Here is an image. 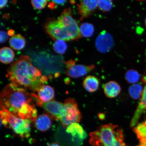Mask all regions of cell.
<instances>
[{
  "label": "cell",
  "instance_id": "cb8c5ba5",
  "mask_svg": "<svg viewBox=\"0 0 146 146\" xmlns=\"http://www.w3.org/2000/svg\"><path fill=\"white\" fill-rule=\"evenodd\" d=\"M113 6L112 1H98V7L100 11L103 12L109 11Z\"/></svg>",
  "mask_w": 146,
  "mask_h": 146
},
{
  "label": "cell",
  "instance_id": "ac0fdd59",
  "mask_svg": "<svg viewBox=\"0 0 146 146\" xmlns=\"http://www.w3.org/2000/svg\"><path fill=\"white\" fill-rule=\"evenodd\" d=\"M14 56L13 50L8 47H3L0 50V61L3 64L10 63L14 59Z\"/></svg>",
  "mask_w": 146,
  "mask_h": 146
},
{
  "label": "cell",
  "instance_id": "4dcf8cb0",
  "mask_svg": "<svg viewBox=\"0 0 146 146\" xmlns=\"http://www.w3.org/2000/svg\"><path fill=\"white\" fill-rule=\"evenodd\" d=\"M137 146H146V144L140 143V145Z\"/></svg>",
  "mask_w": 146,
  "mask_h": 146
},
{
  "label": "cell",
  "instance_id": "ffe728a7",
  "mask_svg": "<svg viewBox=\"0 0 146 146\" xmlns=\"http://www.w3.org/2000/svg\"><path fill=\"white\" fill-rule=\"evenodd\" d=\"M80 29L82 36L86 38L92 36L94 31V25L89 23H82L80 27Z\"/></svg>",
  "mask_w": 146,
  "mask_h": 146
},
{
  "label": "cell",
  "instance_id": "30bf717a",
  "mask_svg": "<svg viewBox=\"0 0 146 146\" xmlns=\"http://www.w3.org/2000/svg\"><path fill=\"white\" fill-rule=\"evenodd\" d=\"M63 103L61 102L52 100L47 103H43L41 107L50 114L51 118L59 120Z\"/></svg>",
  "mask_w": 146,
  "mask_h": 146
},
{
  "label": "cell",
  "instance_id": "f1b7e54d",
  "mask_svg": "<svg viewBox=\"0 0 146 146\" xmlns=\"http://www.w3.org/2000/svg\"><path fill=\"white\" fill-rule=\"evenodd\" d=\"M14 31L12 30H9L8 31V34L9 36H13L14 34Z\"/></svg>",
  "mask_w": 146,
  "mask_h": 146
},
{
  "label": "cell",
  "instance_id": "d6a6232c",
  "mask_svg": "<svg viewBox=\"0 0 146 146\" xmlns=\"http://www.w3.org/2000/svg\"><path fill=\"white\" fill-rule=\"evenodd\" d=\"M145 25L146 26V19L145 20Z\"/></svg>",
  "mask_w": 146,
  "mask_h": 146
},
{
  "label": "cell",
  "instance_id": "f546056e",
  "mask_svg": "<svg viewBox=\"0 0 146 146\" xmlns=\"http://www.w3.org/2000/svg\"><path fill=\"white\" fill-rule=\"evenodd\" d=\"M48 146H60L58 143H51Z\"/></svg>",
  "mask_w": 146,
  "mask_h": 146
},
{
  "label": "cell",
  "instance_id": "5bb4252c",
  "mask_svg": "<svg viewBox=\"0 0 146 146\" xmlns=\"http://www.w3.org/2000/svg\"><path fill=\"white\" fill-rule=\"evenodd\" d=\"M37 92L38 97L42 104L51 101L54 96V89L49 85H44Z\"/></svg>",
  "mask_w": 146,
  "mask_h": 146
},
{
  "label": "cell",
  "instance_id": "603a6c76",
  "mask_svg": "<svg viewBox=\"0 0 146 146\" xmlns=\"http://www.w3.org/2000/svg\"><path fill=\"white\" fill-rule=\"evenodd\" d=\"M53 47L55 51L57 54H63L66 51L67 46L64 40L56 39L53 45Z\"/></svg>",
  "mask_w": 146,
  "mask_h": 146
},
{
  "label": "cell",
  "instance_id": "484cf974",
  "mask_svg": "<svg viewBox=\"0 0 146 146\" xmlns=\"http://www.w3.org/2000/svg\"><path fill=\"white\" fill-rule=\"evenodd\" d=\"M0 37H1V43H4L8 39L9 35L7 33L3 31H1L0 33Z\"/></svg>",
  "mask_w": 146,
  "mask_h": 146
},
{
  "label": "cell",
  "instance_id": "1f68e13d",
  "mask_svg": "<svg viewBox=\"0 0 146 146\" xmlns=\"http://www.w3.org/2000/svg\"><path fill=\"white\" fill-rule=\"evenodd\" d=\"M100 119H103V117H104L105 116H103V114L102 115L101 114H100V116H99Z\"/></svg>",
  "mask_w": 146,
  "mask_h": 146
},
{
  "label": "cell",
  "instance_id": "e0dca14e",
  "mask_svg": "<svg viewBox=\"0 0 146 146\" xmlns=\"http://www.w3.org/2000/svg\"><path fill=\"white\" fill-rule=\"evenodd\" d=\"M9 42L10 46L15 50H22L25 45V38L19 34L12 36L9 40Z\"/></svg>",
  "mask_w": 146,
  "mask_h": 146
},
{
  "label": "cell",
  "instance_id": "4316f807",
  "mask_svg": "<svg viewBox=\"0 0 146 146\" xmlns=\"http://www.w3.org/2000/svg\"><path fill=\"white\" fill-rule=\"evenodd\" d=\"M8 1L7 0L5 1H1V4H0V8H2L5 6L8 3Z\"/></svg>",
  "mask_w": 146,
  "mask_h": 146
},
{
  "label": "cell",
  "instance_id": "2e32d148",
  "mask_svg": "<svg viewBox=\"0 0 146 146\" xmlns=\"http://www.w3.org/2000/svg\"><path fill=\"white\" fill-rule=\"evenodd\" d=\"M99 85V80L94 76H87L83 82L84 88L89 92H94L97 90Z\"/></svg>",
  "mask_w": 146,
  "mask_h": 146
},
{
  "label": "cell",
  "instance_id": "9a60e30c",
  "mask_svg": "<svg viewBox=\"0 0 146 146\" xmlns=\"http://www.w3.org/2000/svg\"><path fill=\"white\" fill-rule=\"evenodd\" d=\"M66 131L74 137H77L82 141L84 140L87 136L86 132L78 123H74L69 126Z\"/></svg>",
  "mask_w": 146,
  "mask_h": 146
},
{
  "label": "cell",
  "instance_id": "7402d4cb",
  "mask_svg": "<svg viewBox=\"0 0 146 146\" xmlns=\"http://www.w3.org/2000/svg\"><path fill=\"white\" fill-rule=\"evenodd\" d=\"M133 131L140 140L146 139V121L138 124L135 127H134Z\"/></svg>",
  "mask_w": 146,
  "mask_h": 146
},
{
  "label": "cell",
  "instance_id": "277c9868",
  "mask_svg": "<svg viewBox=\"0 0 146 146\" xmlns=\"http://www.w3.org/2000/svg\"><path fill=\"white\" fill-rule=\"evenodd\" d=\"M92 146H127L123 130L117 125L109 123L100 125L89 134Z\"/></svg>",
  "mask_w": 146,
  "mask_h": 146
},
{
  "label": "cell",
  "instance_id": "44dd1931",
  "mask_svg": "<svg viewBox=\"0 0 146 146\" xmlns=\"http://www.w3.org/2000/svg\"><path fill=\"white\" fill-rule=\"evenodd\" d=\"M125 78L128 83L134 84L139 81L140 75L137 71L130 69L126 72Z\"/></svg>",
  "mask_w": 146,
  "mask_h": 146
},
{
  "label": "cell",
  "instance_id": "6da1fadb",
  "mask_svg": "<svg viewBox=\"0 0 146 146\" xmlns=\"http://www.w3.org/2000/svg\"><path fill=\"white\" fill-rule=\"evenodd\" d=\"M32 94L14 84H8L1 91V110L7 111L18 118L33 122L37 117Z\"/></svg>",
  "mask_w": 146,
  "mask_h": 146
},
{
  "label": "cell",
  "instance_id": "7c38bea8",
  "mask_svg": "<svg viewBox=\"0 0 146 146\" xmlns=\"http://www.w3.org/2000/svg\"><path fill=\"white\" fill-rule=\"evenodd\" d=\"M51 119L48 114H43L40 115L34 121L36 129L43 132L49 130L52 126Z\"/></svg>",
  "mask_w": 146,
  "mask_h": 146
},
{
  "label": "cell",
  "instance_id": "d6986e66",
  "mask_svg": "<svg viewBox=\"0 0 146 146\" xmlns=\"http://www.w3.org/2000/svg\"><path fill=\"white\" fill-rule=\"evenodd\" d=\"M143 88L140 84L136 83L129 86L128 89L129 96L132 99L137 100L141 98L143 93Z\"/></svg>",
  "mask_w": 146,
  "mask_h": 146
},
{
  "label": "cell",
  "instance_id": "ba28073f",
  "mask_svg": "<svg viewBox=\"0 0 146 146\" xmlns=\"http://www.w3.org/2000/svg\"><path fill=\"white\" fill-rule=\"evenodd\" d=\"M94 65L86 66L75 64L67 68L66 74L67 75L73 78H78L86 75L94 70Z\"/></svg>",
  "mask_w": 146,
  "mask_h": 146
},
{
  "label": "cell",
  "instance_id": "3957f363",
  "mask_svg": "<svg viewBox=\"0 0 146 146\" xmlns=\"http://www.w3.org/2000/svg\"><path fill=\"white\" fill-rule=\"evenodd\" d=\"M49 35L55 39L70 41L82 37L77 22L70 9H65L57 20L47 22L45 26Z\"/></svg>",
  "mask_w": 146,
  "mask_h": 146
},
{
  "label": "cell",
  "instance_id": "8992f818",
  "mask_svg": "<svg viewBox=\"0 0 146 146\" xmlns=\"http://www.w3.org/2000/svg\"><path fill=\"white\" fill-rule=\"evenodd\" d=\"M62 112L60 121L66 129L72 124L78 123L81 121V113L78 109L77 103L72 98L65 100Z\"/></svg>",
  "mask_w": 146,
  "mask_h": 146
},
{
  "label": "cell",
  "instance_id": "7a4b0ae2",
  "mask_svg": "<svg viewBox=\"0 0 146 146\" xmlns=\"http://www.w3.org/2000/svg\"><path fill=\"white\" fill-rule=\"evenodd\" d=\"M7 76L18 86H23L33 92L37 91L47 81L46 76H42L39 69L33 66L29 56H21L11 64Z\"/></svg>",
  "mask_w": 146,
  "mask_h": 146
},
{
  "label": "cell",
  "instance_id": "d4e9b609",
  "mask_svg": "<svg viewBox=\"0 0 146 146\" xmlns=\"http://www.w3.org/2000/svg\"><path fill=\"white\" fill-rule=\"evenodd\" d=\"M47 1L41 0V1H32V4L35 8L38 10L43 9L46 5L47 3Z\"/></svg>",
  "mask_w": 146,
  "mask_h": 146
},
{
  "label": "cell",
  "instance_id": "83f0119b",
  "mask_svg": "<svg viewBox=\"0 0 146 146\" xmlns=\"http://www.w3.org/2000/svg\"><path fill=\"white\" fill-rule=\"evenodd\" d=\"M52 1L55 4L60 5H63L66 2V1Z\"/></svg>",
  "mask_w": 146,
  "mask_h": 146
},
{
  "label": "cell",
  "instance_id": "4fadbf2b",
  "mask_svg": "<svg viewBox=\"0 0 146 146\" xmlns=\"http://www.w3.org/2000/svg\"><path fill=\"white\" fill-rule=\"evenodd\" d=\"M121 87L118 84L114 81H110L106 83L104 87L105 95L110 98L116 97L120 94Z\"/></svg>",
  "mask_w": 146,
  "mask_h": 146
},
{
  "label": "cell",
  "instance_id": "5b68a950",
  "mask_svg": "<svg viewBox=\"0 0 146 146\" xmlns=\"http://www.w3.org/2000/svg\"><path fill=\"white\" fill-rule=\"evenodd\" d=\"M1 123L21 138H28L30 136L31 120L16 117L7 111L1 110Z\"/></svg>",
  "mask_w": 146,
  "mask_h": 146
},
{
  "label": "cell",
  "instance_id": "52a82bcc",
  "mask_svg": "<svg viewBox=\"0 0 146 146\" xmlns=\"http://www.w3.org/2000/svg\"><path fill=\"white\" fill-rule=\"evenodd\" d=\"M113 45L114 41L112 36L105 31L100 33L97 38L95 42L96 49L102 53L109 52Z\"/></svg>",
  "mask_w": 146,
  "mask_h": 146
},
{
  "label": "cell",
  "instance_id": "9c48e42d",
  "mask_svg": "<svg viewBox=\"0 0 146 146\" xmlns=\"http://www.w3.org/2000/svg\"><path fill=\"white\" fill-rule=\"evenodd\" d=\"M98 1H83L78 5V13L81 20L87 18L94 13L98 7Z\"/></svg>",
  "mask_w": 146,
  "mask_h": 146
},
{
  "label": "cell",
  "instance_id": "8fae6325",
  "mask_svg": "<svg viewBox=\"0 0 146 146\" xmlns=\"http://www.w3.org/2000/svg\"><path fill=\"white\" fill-rule=\"evenodd\" d=\"M146 110V85L143 89L140 102L134 113L130 124L131 127L136 125L142 114Z\"/></svg>",
  "mask_w": 146,
  "mask_h": 146
}]
</instances>
